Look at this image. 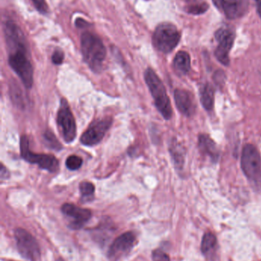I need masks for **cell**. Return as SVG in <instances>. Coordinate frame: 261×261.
I'll list each match as a JSON object with an SVG mask.
<instances>
[{"label": "cell", "instance_id": "1", "mask_svg": "<svg viewBox=\"0 0 261 261\" xmlns=\"http://www.w3.org/2000/svg\"><path fill=\"white\" fill-rule=\"evenodd\" d=\"M81 53L86 64L95 73H99L105 61V46L101 38L91 32H85L81 38Z\"/></svg>", "mask_w": 261, "mask_h": 261}, {"label": "cell", "instance_id": "2", "mask_svg": "<svg viewBox=\"0 0 261 261\" xmlns=\"http://www.w3.org/2000/svg\"><path fill=\"white\" fill-rule=\"evenodd\" d=\"M144 78L154 99L155 106L158 111L167 120L171 119L173 116V109L163 83L151 68L146 70Z\"/></svg>", "mask_w": 261, "mask_h": 261}, {"label": "cell", "instance_id": "3", "mask_svg": "<svg viewBox=\"0 0 261 261\" xmlns=\"http://www.w3.org/2000/svg\"><path fill=\"white\" fill-rule=\"evenodd\" d=\"M9 64L11 68L18 75L25 87L32 88L33 85V67L28 55L26 44L11 47Z\"/></svg>", "mask_w": 261, "mask_h": 261}, {"label": "cell", "instance_id": "4", "mask_svg": "<svg viewBox=\"0 0 261 261\" xmlns=\"http://www.w3.org/2000/svg\"><path fill=\"white\" fill-rule=\"evenodd\" d=\"M20 151L21 156L25 161L30 164H37L40 168L47 170L50 173H57L59 170V162L53 155L36 153L29 149V138L22 135L20 139Z\"/></svg>", "mask_w": 261, "mask_h": 261}, {"label": "cell", "instance_id": "5", "mask_svg": "<svg viewBox=\"0 0 261 261\" xmlns=\"http://www.w3.org/2000/svg\"><path fill=\"white\" fill-rule=\"evenodd\" d=\"M180 34L177 28L170 23L159 24L153 34L155 47L162 53H170L179 44Z\"/></svg>", "mask_w": 261, "mask_h": 261}, {"label": "cell", "instance_id": "6", "mask_svg": "<svg viewBox=\"0 0 261 261\" xmlns=\"http://www.w3.org/2000/svg\"><path fill=\"white\" fill-rule=\"evenodd\" d=\"M242 168L245 176L252 182H261V158L257 147L246 144L242 153Z\"/></svg>", "mask_w": 261, "mask_h": 261}, {"label": "cell", "instance_id": "7", "mask_svg": "<svg viewBox=\"0 0 261 261\" xmlns=\"http://www.w3.org/2000/svg\"><path fill=\"white\" fill-rule=\"evenodd\" d=\"M57 124L64 141L72 143L76 138L77 126L73 113L65 99L60 102L59 110L57 115Z\"/></svg>", "mask_w": 261, "mask_h": 261}, {"label": "cell", "instance_id": "8", "mask_svg": "<svg viewBox=\"0 0 261 261\" xmlns=\"http://www.w3.org/2000/svg\"><path fill=\"white\" fill-rule=\"evenodd\" d=\"M17 248L21 257L29 261H37L40 257V249L35 238L22 228L15 231Z\"/></svg>", "mask_w": 261, "mask_h": 261}, {"label": "cell", "instance_id": "9", "mask_svg": "<svg viewBox=\"0 0 261 261\" xmlns=\"http://www.w3.org/2000/svg\"><path fill=\"white\" fill-rule=\"evenodd\" d=\"M111 118L97 119L90 124L87 130L83 134L81 138L82 144L85 146H93L99 144L105 136L107 130L111 127Z\"/></svg>", "mask_w": 261, "mask_h": 261}, {"label": "cell", "instance_id": "10", "mask_svg": "<svg viewBox=\"0 0 261 261\" xmlns=\"http://www.w3.org/2000/svg\"><path fill=\"white\" fill-rule=\"evenodd\" d=\"M216 38L218 44L215 55L221 64L225 66L229 65V53L234 44L235 35L230 29L222 28L216 33Z\"/></svg>", "mask_w": 261, "mask_h": 261}, {"label": "cell", "instance_id": "11", "mask_svg": "<svg viewBox=\"0 0 261 261\" xmlns=\"http://www.w3.org/2000/svg\"><path fill=\"white\" fill-rule=\"evenodd\" d=\"M136 236L133 232H126L120 236L110 246L108 257L111 261H117L127 255L134 247Z\"/></svg>", "mask_w": 261, "mask_h": 261}, {"label": "cell", "instance_id": "12", "mask_svg": "<svg viewBox=\"0 0 261 261\" xmlns=\"http://www.w3.org/2000/svg\"><path fill=\"white\" fill-rule=\"evenodd\" d=\"M61 211L66 216L72 219L69 226L74 230L82 228L91 218L92 214L90 210L80 208L73 204H64L61 207Z\"/></svg>", "mask_w": 261, "mask_h": 261}, {"label": "cell", "instance_id": "13", "mask_svg": "<svg viewBox=\"0 0 261 261\" xmlns=\"http://www.w3.org/2000/svg\"><path fill=\"white\" fill-rule=\"evenodd\" d=\"M174 99L176 107L182 114L192 116L196 112L194 96L190 92L182 89H177L174 92Z\"/></svg>", "mask_w": 261, "mask_h": 261}, {"label": "cell", "instance_id": "14", "mask_svg": "<svg viewBox=\"0 0 261 261\" xmlns=\"http://www.w3.org/2000/svg\"><path fill=\"white\" fill-rule=\"evenodd\" d=\"M249 0H223L222 10L229 19L242 18L247 13Z\"/></svg>", "mask_w": 261, "mask_h": 261}, {"label": "cell", "instance_id": "15", "mask_svg": "<svg viewBox=\"0 0 261 261\" xmlns=\"http://www.w3.org/2000/svg\"><path fill=\"white\" fill-rule=\"evenodd\" d=\"M199 147L202 154L209 158L213 163L218 162L219 159V149L209 135L205 134L199 135Z\"/></svg>", "mask_w": 261, "mask_h": 261}, {"label": "cell", "instance_id": "16", "mask_svg": "<svg viewBox=\"0 0 261 261\" xmlns=\"http://www.w3.org/2000/svg\"><path fill=\"white\" fill-rule=\"evenodd\" d=\"M173 67L179 74L185 75L191 69V58L187 52H178L173 61Z\"/></svg>", "mask_w": 261, "mask_h": 261}, {"label": "cell", "instance_id": "17", "mask_svg": "<svg viewBox=\"0 0 261 261\" xmlns=\"http://www.w3.org/2000/svg\"><path fill=\"white\" fill-rule=\"evenodd\" d=\"M170 151L172 158L174 161L176 168L182 170L185 163V150L182 144H179L176 139L170 144Z\"/></svg>", "mask_w": 261, "mask_h": 261}, {"label": "cell", "instance_id": "18", "mask_svg": "<svg viewBox=\"0 0 261 261\" xmlns=\"http://www.w3.org/2000/svg\"><path fill=\"white\" fill-rule=\"evenodd\" d=\"M200 99L205 110H212L215 102V89L211 84H205L200 90Z\"/></svg>", "mask_w": 261, "mask_h": 261}, {"label": "cell", "instance_id": "19", "mask_svg": "<svg viewBox=\"0 0 261 261\" xmlns=\"http://www.w3.org/2000/svg\"><path fill=\"white\" fill-rule=\"evenodd\" d=\"M217 239L212 233L208 232L204 236L202 242V251L205 255L211 254L216 249Z\"/></svg>", "mask_w": 261, "mask_h": 261}, {"label": "cell", "instance_id": "20", "mask_svg": "<svg viewBox=\"0 0 261 261\" xmlns=\"http://www.w3.org/2000/svg\"><path fill=\"white\" fill-rule=\"evenodd\" d=\"M43 139H44V144L49 149L58 151V150H61V148H62L61 143L58 141L55 135L51 130H48L44 132V135H43Z\"/></svg>", "mask_w": 261, "mask_h": 261}, {"label": "cell", "instance_id": "21", "mask_svg": "<svg viewBox=\"0 0 261 261\" xmlns=\"http://www.w3.org/2000/svg\"><path fill=\"white\" fill-rule=\"evenodd\" d=\"M80 191H81L82 200L87 202L93 199L95 187L91 182L84 181L80 184Z\"/></svg>", "mask_w": 261, "mask_h": 261}, {"label": "cell", "instance_id": "22", "mask_svg": "<svg viewBox=\"0 0 261 261\" xmlns=\"http://www.w3.org/2000/svg\"><path fill=\"white\" fill-rule=\"evenodd\" d=\"M83 160L76 155H72L66 161V167L70 170H77L82 166Z\"/></svg>", "mask_w": 261, "mask_h": 261}, {"label": "cell", "instance_id": "23", "mask_svg": "<svg viewBox=\"0 0 261 261\" xmlns=\"http://www.w3.org/2000/svg\"><path fill=\"white\" fill-rule=\"evenodd\" d=\"M208 5L204 3L202 4L197 5V6H189L188 9V12L189 13L194 14V15H199V14L204 13L208 9Z\"/></svg>", "mask_w": 261, "mask_h": 261}, {"label": "cell", "instance_id": "24", "mask_svg": "<svg viewBox=\"0 0 261 261\" xmlns=\"http://www.w3.org/2000/svg\"><path fill=\"white\" fill-rule=\"evenodd\" d=\"M152 256L153 261H170L168 254H165L162 250H155Z\"/></svg>", "mask_w": 261, "mask_h": 261}, {"label": "cell", "instance_id": "25", "mask_svg": "<svg viewBox=\"0 0 261 261\" xmlns=\"http://www.w3.org/2000/svg\"><path fill=\"white\" fill-rule=\"evenodd\" d=\"M32 1L38 12L42 14L47 13L49 8L45 0H32Z\"/></svg>", "mask_w": 261, "mask_h": 261}, {"label": "cell", "instance_id": "26", "mask_svg": "<svg viewBox=\"0 0 261 261\" xmlns=\"http://www.w3.org/2000/svg\"><path fill=\"white\" fill-rule=\"evenodd\" d=\"M64 58V53L61 50H55L52 55V62L56 65H59V64H62Z\"/></svg>", "mask_w": 261, "mask_h": 261}, {"label": "cell", "instance_id": "27", "mask_svg": "<svg viewBox=\"0 0 261 261\" xmlns=\"http://www.w3.org/2000/svg\"><path fill=\"white\" fill-rule=\"evenodd\" d=\"M9 176V172L8 171L7 169L6 168V167H4V166H3L1 168V179H7L8 177Z\"/></svg>", "mask_w": 261, "mask_h": 261}, {"label": "cell", "instance_id": "28", "mask_svg": "<svg viewBox=\"0 0 261 261\" xmlns=\"http://www.w3.org/2000/svg\"><path fill=\"white\" fill-rule=\"evenodd\" d=\"M186 2L189 4V6H197V5L202 4V3H205L202 0H186Z\"/></svg>", "mask_w": 261, "mask_h": 261}, {"label": "cell", "instance_id": "29", "mask_svg": "<svg viewBox=\"0 0 261 261\" xmlns=\"http://www.w3.org/2000/svg\"><path fill=\"white\" fill-rule=\"evenodd\" d=\"M212 1L218 9H222V3H223V0H212Z\"/></svg>", "mask_w": 261, "mask_h": 261}, {"label": "cell", "instance_id": "30", "mask_svg": "<svg viewBox=\"0 0 261 261\" xmlns=\"http://www.w3.org/2000/svg\"><path fill=\"white\" fill-rule=\"evenodd\" d=\"M256 4H257V12L261 18V0H255Z\"/></svg>", "mask_w": 261, "mask_h": 261}, {"label": "cell", "instance_id": "31", "mask_svg": "<svg viewBox=\"0 0 261 261\" xmlns=\"http://www.w3.org/2000/svg\"><path fill=\"white\" fill-rule=\"evenodd\" d=\"M57 261H62V260H61V259H59V260H57Z\"/></svg>", "mask_w": 261, "mask_h": 261}]
</instances>
